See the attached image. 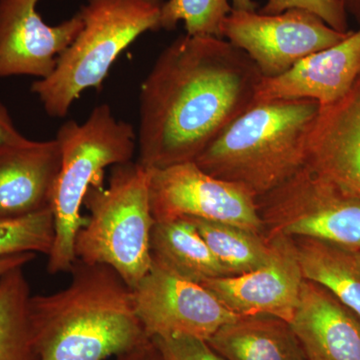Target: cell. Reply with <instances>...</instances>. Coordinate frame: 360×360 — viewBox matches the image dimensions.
<instances>
[{"mask_svg": "<svg viewBox=\"0 0 360 360\" xmlns=\"http://www.w3.org/2000/svg\"><path fill=\"white\" fill-rule=\"evenodd\" d=\"M262 77L250 56L224 39H175L141 84L137 162L153 169L195 160L255 105Z\"/></svg>", "mask_w": 360, "mask_h": 360, "instance_id": "1", "label": "cell"}, {"mask_svg": "<svg viewBox=\"0 0 360 360\" xmlns=\"http://www.w3.org/2000/svg\"><path fill=\"white\" fill-rule=\"evenodd\" d=\"M70 272L63 290L30 298L39 360H105L150 340L131 288L112 267L77 259Z\"/></svg>", "mask_w": 360, "mask_h": 360, "instance_id": "2", "label": "cell"}, {"mask_svg": "<svg viewBox=\"0 0 360 360\" xmlns=\"http://www.w3.org/2000/svg\"><path fill=\"white\" fill-rule=\"evenodd\" d=\"M319 110L321 104L311 99L257 103L194 162L259 198L304 167L307 137Z\"/></svg>", "mask_w": 360, "mask_h": 360, "instance_id": "3", "label": "cell"}, {"mask_svg": "<svg viewBox=\"0 0 360 360\" xmlns=\"http://www.w3.org/2000/svg\"><path fill=\"white\" fill-rule=\"evenodd\" d=\"M56 139L61 160L51 200L56 238L49 274L70 272L77 260L75 238L87 221L82 207L90 187L104 186V170L132 161L136 149L134 127L117 120L108 104L94 108L84 122L63 123Z\"/></svg>", "mask_w": 360, "mask_h": 360, "instance_id": "4", "label": "cell"}, {"mask_svg": "<svg viewBox=\"0 0 360 360\" xmlns=\"http://www.w3.org/2000/svg\"><path fill=\"white\" fill-rule=\"evenodd\" d=\"M165 0H86L79 13L84 27L32 91L51 117L68 115L84 90L101 89L120 54L142 33L160 30Z\"/></svg>", "mask_w": 360, "mask_h": 360, "instance_id": "5", "label": "cell"}, {"mask_svg": "<svg viewBox=\"0 0 360 360\" xmlns=\"http://www.w3.org/2000/svg\"><path fill=\"white\" fill-rule=\"evenodd\" d=\"M84 205L90 215L75 238L77 259L112 267L134 290L151 265L148 170L137 161L115 165L108 186L90 187Z\"/></svg>", "mask_w": 360, "mask_h": 360, "instance_id": "6", "label": "cell"}, {"mask_svg": "<svg viewBox=\"0 0 360 360\" xmlns=\"http://www.w3.org/2000/svg\"><path fill=\"white\" fill-rule=\"evenodd\" d=\"M265 236L326 241L360 248V200L347 198L307 165L257 198Z\"/></svg>", "mask_w": 360, "mask_h": 360, "instance_id": "7", "label": "cell"}, {"mask_svg": "<svg viewBox=\"0 0 360 360\" xmlns=\"http://www.w3.org/2000/svg\"><path fill=\"white\" fill-rule=\"evenodd\" d=\"M148 170L155 221L195 217L265 236L257 198L245 187L206 174L194 161Z\"/></svg>", "mask_w": 360, "mask_h": 360, "instance_id": "8", "label": "cell"}, {"mask_svg": "<svg viewBox=\"0 0 360 360\" xmlns=\"http://www.w3.org/2000/svg\"><path fill=\"white\" fill-rule=\"evenodd\" d=\"M221 32L222 39L245 51L265 78L283 75L303 58L340 44L352 33L338 32L302 9L274 15L232 9Z\"/></svg>", "mask_w": 360, "mask_h": 360, "instance_id": "9", "label": "cell"}, {"mask_svg": "<svg viewBox=\"0 0 360 360\" xmlns=\"http://www.w3.org/2000/svg\"><path fill=\"white\" fill-rule=\"evenodd\" d=\"M135 314L148 338L188 335L208 340L238 315L212 291L151 260L150 269L132 290Z\"/></svg>", "mask_w": 360, "mask_h": 360, "instance_id": "10", "label": "cell"}, {"mask_svg": "<svg viewBox=\"0 0 360 360\" xmlns=\"http://www.w3.org/2000/svg\"><path fill=\"white\" fill-rule=\"evenodd\" d=\"M39 0H0V78L51 75L58 56L84 27L79 13L49 25L37 13Z\"/></svg>", "mask_w": 360, "mask_h": 360, "instance_id": "11", "label": "cell"}, {"mask_svg": "<svg viewBox=\"0 0 360 360\" xmlns=\"http://www.w3.org/2000/svg\"><path fill=\"white\" fill-rule=\"evenodd\" d=\"M274 255L262 269L243 276L219 277L200 283L238 316L271 315L290 322L304 277L295 239L271 236Z\"/></svg>", "mask_w": 360, "mask_h": 360, "instance_id": "12", "label": "cell"}, {"mask_svg": "<svg viewBox=\"0 0 360 360\" xmlns=\"http://www.w3.org/2000/svg\"><path fill=\"white\" fill-rule=\"evenodd\" d=\"M305 165L343 195L360 200V75L340 101L321 108Z\"/></svg>", "mask_w": 360, "mask_h": 360, "instance_id": "13", "label": "cell"}, {"mask_svg": "<svg viewBox=\"0 0 360 360\" xmlns=\"http://www.w3.org/2000/svg\"><path fill=\"white\" fill-rule=\"evenodd\" d=\"M360 75V30L340 44L315 52L276 77H262L255 103L311 99L321 108L345 96Z\"/></svg>", "mask_w": 360, "mask_h": 360, "instance_id": "14", "label": "cell"}, {"mask_svg": "<svg viewBox=\"0 0 360 360\" xmlns=\"http://www.w3.org/2000/svg\"><path fill=\"white\" fill-rule=\"evenodd\" d=\"M56 139L0 148V219H18L51 207L60 168Z\"/></svg>", "mask_w": 360, "mask_h": 360, "instance_id": "15", "label": "cell"}, {"mask_svg": "<svg viewBox=\"0 0 360 360\" xmlns=\"http://www.w3.org/2000/svg\"><path fill=\"white\" fill-rule=\"evenodd\" d=\"M307 360H360V317L304 279L290 322Z\"/></svg>", "mask_w": 360, "mask_h": 360, "instance_id": "16", "label": "cell"}, {"mask_svg": "<svg viewBox=\"0 0 360 360\" xmlns=\"http://www.w3.org/2000/svg\"><path fill=\"white\" fill-rule=\"evenodd\" d=\"M206 341L225 360H307L290 322L271 315L239 316Z\"/></svg>", "mask_w": 360, "mask_h": 360, "instance_id": "17", "label": "cell"}, {"mask_svg": "<svg viewBox=\"0 0 360 360\" xmlns=\"http://www.w3.org/2000/svg\"><path fill=\"white\" fill-rule=\"evenodd\" d=\"M150 255L153 262L194 283L229 276L188 219L155 221Z\"/></svg>", "mask_w": 360, "mask_h": 360, "instance_id": "18", "label": "cell"}, {"mask_svg": "<svg viewBox=\"0 0 360 360\" xmlns=\"http://www.w3.org/2000/svg\"><path fill=\"white\" fill-rule=\"evenodd\" d=\"M302 276L328 290L360 317V274L349 250L311 238H293Z\"/></svg>", "mask_w": 360, "mask_h": 360, "instance_id": "19", "label": "cell"}, {"mask_svg": "<svg viewBox=\"0 0 360 360\" xmlns=\"http://www.w3.org/2000/svg\"><path fill=\"white\" fill-rule=\"evenodd\" d=\"M32 296L23 267L0 278V360H39L30 316Z\"/></svg>", "mask_w": 360, "mask_h": 360, "instance_id": "20", "label": "cell"}, {"mask_svg": "<svg viewBox=\"0 0 360 360\" xmlns=\"http://www.w3.org/2000/svg\"><path fill=\"white\" fill-rule=\"evenodd\" d=\"M188 219L198 229L229 276L250 274L266 265L274 255L270 238L238 225Z\"/></svg>", "mask_w": 360, "mask_h": 360, "instance_id": "21", "label": "cell"}, {"mask_svg": "<svg viewBox=\"0 0 360 360\" xmlns=\"http://www.w3.org/2000/svg\"><path fill=\"white\" fill-rule=\"evenodd\" d=\"M231 11L229 0H167L161 7L160 30H174L184 21L186 34L222 39V25Z\"/></svg>", "mask_w": 360, "mask_h": 360, "instance_id": "22", "label": "cell"}, {"mask_svg": "<svg viewBox=\"0 0 360 360\" xmlns=\"http://www.w3.org/2000/svg\"><path fill=\"white\" fill-rule=\"evenodd\" d=\"M54 238L51 207L18 219H0V257L27 252L49 257Z\"/></svg>", "mask_w": 360, "mask_h": 360, "instance_id": "23", "label": "cell"}, {"mask_svg": "<svg viewBox=\"0 0 360 360\" xmlns=\"http://www.w3.org/2000/svg\"><path fill=\"white\" fill-rule=\"evenodd\" d=\"M290 9L309 11L333 30L348 32L347 13L338 0H267L259 13L274 15Z\"/></svg>", "mask_w": 360, "mask_h": 360, "instance_id": "24", "label": "cell"}, {"mask_svg": "<svg viewBox=\"0 0 360 360\" xmlns=\"http://www.w3.org/2000/svg\"><path fill=\"white\" fill-rule=\"evenodd\" d=\"M163 360H225L207 341L188 335L151 338Z\"/></svg>", "mask_w": 360, "mask_h": 360, "instance_id": "25", "label": "cell"}, {"mask_svg": "<svg viewBox=\"0 0 360 360\" xmlns=\"http://www.w3.org/2000/svg\"><path fill=\"white\" fill-rule=\"evenodd\" d=\"M26 139L16 129L8 110L0 99V148L4 146H18L27 143Z\"/></svg>", "mask_w": 360, "mask_h": 360, "instance_id": "26", "label": "cell"}, {"mask_svg": "<svg viewBox=\"0 0 360 360\" xmlns=\"http://www.w3.org/2000/svg\"><path fill=\"white\" fill-rule=\"evenodd\" d=\"M115 360H163L160 350L153 340H148L124 354L117 355Z\"/></svg>", "mask_w": 360, "mask_h": 360, "instance_id": "27", "label": "cell"}, {"mask_svg": "<svg viewBox=\"0 0 360 360\" xmlns=\"http://www.w3.org/2000/svg\"><path fill=\"white\" fill-rule=\"evenodd\" d=\"M35 257H37V255L32 252L0 257V278L16 267H25L26 264L33 262Z\"/></svg>", "mask_w": 360, "mask_h": 360, "instance_id": "28", "label": "cell"}, {"mask_svg": "<svg viewBox=\"0 0 360 360\" xmlns=\"http://www.w3.org/2000/svg\"><path fill=\"white\" fill-rule=\"evenodd\" d=\"M345 11L354 14L360 21V0H338Z\"/></svg>", "mask_w": 360, "mask_h": 360, "instance_id": "29", "label": "cell"}, {"mask_svg": "<svg viewBox=\"0 0 360 360\" xmlns=\"http://www.w3.org/2000/svg\"><path fill=\"white\" fill-rule=\"evenodd\" d=\"M257 4L253 0H232V9L243 11H257Z\"/></svg>", "mask_w": 360, "mask_h": 360, "instance_id": "30", "label": "cell"}, {"mask_svg": "<svg viewBox=\"0 0 360 360\" xmlns=\"http://www.w3.org/2000/svg\"><path fill=\"white\" fill-rule=\"evenodd\" d=\"M349 251L350 255H352V262H354V264L355 269H357V271H359L360 274V248H359V250Z\"/></svg>", "mask_w": 360, "mask_h": 360, "instance_id": "31", "label": "cell"}]
</instances>
